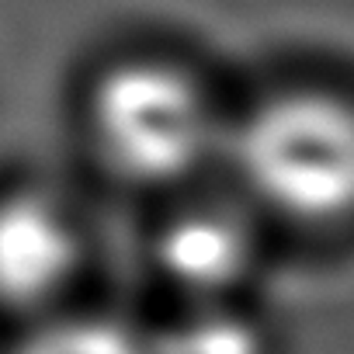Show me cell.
Returning a JSON list of instances; mask_svg holds the SVG:
<instances>
[{
    "mask_svg": "<svg viewBox=\"0 0 354 354\" xmlns=\"http://www.w3.org/2000/svg\"><path fill=\"white\" fill-rule=\"evenodd\" d=\"M4 354H156L149 309L87 299L15 330Z\"/></svg>",
    "mask_w": 354,
    "mask_h": 354,
    "instance_id": "5b68a950",
    "label": "cell"
},
{
    "mask_svg": "<svg viewBox=\"0 0 354 354\" xmlns=\"http://www.w3.org/2000/svg\"><path fill=\"white\" fill-rule=\"evenodd\" d=\"M97 233L87 209L49 181L0 188V316L18 330L91 299Z\"/></svg>",
    "mask_w": 354,
    "mask_h": 354,
    "instance_id": "277c9868",
    "label": "cell"
},
{
    "mask_svg": "<svg viewBox=\"0 0 354 354\" xmlns=\"http://www.w3.org/2000/svg\"><path fill=\"white\" fill-rule=\"evenodd\" d=\"M156 354H285L278 323L261 302L149 313Z\"/></svg>",
    "mask_w": 354,
    "mask_h": 354,
    "instance_id": "8992f818",
    "label": "cell"
},
{
    "mask_svg": "<svg viewBox=\"0 0 354 354\" xmlns=\"http://www.w3.org/2000/svg\"><path fill=\"white\" fill-rule=\"evenodd\" d=\"M223 181L281 250L354 247V73L292 63L236 84Z\"/></svg>",
    "mask_w": 354,
    "mask_h": 354,
    "instance_id": "7a4b0ae2",
    "label": "cell"
},
{
    "mask_svg": "<svg viewBox=\"0 0 354 354\" xmlns=\"http://www.w3.org/2000/svg\"><path fill=\"white\" fill-rule=\"evenodd\" d=\"M236 84L174 39H125L84 70L73 132L94 181L146 212L223 177Z\"/></svg>",
    "mask_w": 354,
    "mask_h": 354,
    "instance_id": "6da1fadb",
    "label": "cell"
},
{
    "mask_svg": "<svg viewBox=\"0 0 354 354\" xmlns=\"http://www.w3.org/2000/svg\"><path fill=\"white\" fill-rule=\"evenodd\" d=\"M139 216L136 247L149 313L261 302L274 257L285 254L223 177Z\"/></svg>",
    "mask_w": 354,
    "mask_h": 354,
    "instance_id": "3957f363",
    "label": "cell"
}]
</instances>
